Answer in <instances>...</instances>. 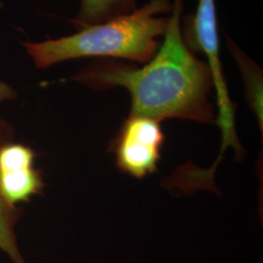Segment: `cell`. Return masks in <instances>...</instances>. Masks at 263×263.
Returning a JSON list of instances; mask_svg holds the SVG:
<instances>
[{"label":"cell","instance_id":"obj_1","mask_svg":"<svg viewBox=\"0 0 263 263\" xmlns=\"http://www.w3.org/2000/svg\"><path fill=\"white\" fill-rule=\"evenodd\" d=\"M170 26L157 52L141 67L113 59H96L73 80L96 90L125 88L131 95L129 115L162 121H215L210 66L187 47L181 31L184 0L172 2Z\"/></svg>","mask_w":263,"mask_h":263},{"label":"cell","instance_id":"obj_2","mask_svg":"<svg viewBox=\"0 0 263 263\" xmlns=\"http://www.w3.org/2000/svg\"><path fill=\"white\" fill-rule=\"evenodd\" d=\"M171 0H151L141 8L77 30L74 34L25 42L24 46L38 68L80 58L113 59L145 64L157 52L170 26Z\"/></svg>","mask_w":263,"mask_h":263},{"label":"cell","instance_id":"obj_3","mask_svg":"<svg viewBox=\"0 0 263 263\" xmlns=\"http://www.w3.org/2000/svg\"><path fill=\"white\" fill-rule=\"evenodd\" d=\"M182 36L194 54H203L212 71L216 100L219 107V120L227 131L234 126V105L229 99L219 54L217 35L216 1L199 0L194 14L182 16Z\"/></svg>","mask_w":263,"mask_h":263},{"label":"cell","instance_id":"obj_4","mask_svg":"<svg viewBox=\"0 0 263 263\" xmlns=\"http://www.w3.org/2000/svg\"><path fill=\"white\" fill-rule=\"evenodd\" d=\"M164 141L160 121L129 115L111 144L118 169L137 179L154 174L158 170Z\"/></svg>","mask_w":263,"mask_h":263},{"label":"cell","instance_id":"obj_5","mask_svg":"<svg viewBox=\"0 0 263 263\" xmlns=\"http://www.w3.org/2000/svg\"><path fill=\"white\" fill-rule=\"evenodd\" d=\"M34 159V151L25 144L12 141L0 147V190L10 204L16 206L42 193L45 184Z\"/></svg>","mask_w":263,"mask_h":263},{"label":"cell","instance_id":"obj_6","mask_svg":"<svg viewBox=\"0 0 263 263\" xmlns=\"http://www.w3.org/2000/svg\"><path fill=\"white\" fill-rule=\"evenodd\" d=\"M14 140V129L0 117V147ZM22 216V209L10 204L0 190V250L14 263H26L20 252L15 228Z\"/></svg>","mask_w":263,"mask_h":263},{"label":"cell","instance_id":"obj_7","mask_svg":"<svg viewBox=\"0 0 263 263\" xmlns=\"http://www.w3.org/2000/svg\"><path fill=\"white\" fill-rule=\"evenodd\" d=\"M226 46L235 60L244 80L247 100L260 123L262 121V69L250 59L237 45L235 41L226 34Z\"/></svg>","mask_w":263,"mask_h":263},{"label":"cell","instance_id":"obj_8","mask_svg":"<svg viewBox=\"0 0 263 263\" xmlns=\"http://www.w3.org/2000/svg\"><path fill=\"white\" fill-rule=\"evenodd\" d=\"M136 8L137 0H80L79 11L71 23L79 30L128 14Z\"/></svg>","mask_w":263,"mask_h":263},{"label":"cell","instance_id":"obj_9","mask_svg":"<svg viewBox=\"0 0 263 263\" xmlns=\"http://www.w3.org/2000/svg\"><path fill=\"white\" fill-rule=\"evenodd\" d=\"M17 97V92L4 81L0 80V103L12 101Z\"/></svg>","mask_w":263,"mask_h":263}]
</instances>
